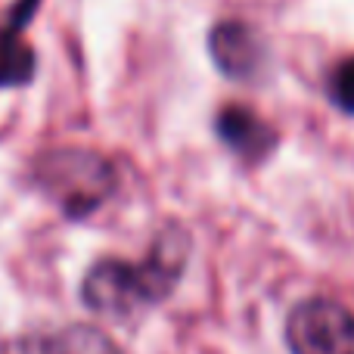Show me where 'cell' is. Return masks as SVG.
I'll use <instances>...</instances> for the list:
<instances>
[{"mask_svg": "<svg viewBox=\"0 0 354 354\" xmlns=\"http://www.w3.org/2000/svg\"><path fill=\"white\" fill-rule=\"evenodd\" d=\"M31 72H35V53L28 50V44L12 35L0 37V87L22 84L31 78Z\"/></svg>", "mask_w": 354, "mask_h": 354, "instance_id": "obj_8", "label": "cell"}, {"mask_svg": "<svg viewBox=\"0 0 354 354\" xmlns=\"http://www.w3.org/2000/svg\"><path fill=\"white\" fill-rule=\"evenodd\" d=\"M0 354H122L106 333L87 324H72L56 333H35L6 342Z\"/></svg>", "mask_w": 354, "mask_h": 354, "instance_id": "obj_5", "label": "cell"}, {"mask_svg": "<svg viewBox=\"0 0 354 354\" xmlns=\"http://www.w3.org/2000/svg\"><path fill=\"white\" fill-rule=\"evenodd\" d=\"M81 299L91 311L100 314H131L134 308L147 305L149 292L143 283L140 264H124V261H100L91 268V274L81 283Z\"/></svg>", "mask_w": 354, "mask_h": 354, "instance_id": "obj_3", "label": "cell"}, {"mask_svg": "<svg viewBox=\"0 0 354 354\" xmlns=\"http://www.w3.org/2000/svg\"><path fill=\"white\" fill-rule=\"evenodd\" d=\"M218 134L239 159L245 162H261L277 147V131L264 124L252 109L243 106H227L218 115Z\"/></svg>", "mask_w": 354, "mask_h": 354, "instance_id": "obj_6", "label": "cell"}, {"mask_svg": "<svg viewBox=\"0 0 354 354\" xmlns=\"http://www.w3.org/2000/svg\"><path fill=\"white\" fill-rule=\"evenodd\" d=\"M187 255H189V239H187V233L177 230V227L174 230H165L159 239H156L153 249H149V258L140 264L149 301H159L171 292L177 277L183 274Z\"/></svg>", "mask_w": 354, "mask_h": 354, "instance_id": "obj_7", "label": "cell"}, {"mask_svg": "<svg viewBox=\"0 0 354 354\" xmlns=\"http://www.w3.org/2000/svg\"><path fill=\"white\" fill-rule=\"evenodd\" d=\"M286 345L292 354H354V314L333 299H308L289 311Z\"/></svg>", "mask_w": 354, "mask_h": 354, "instance_id": "obj_2", "label": "cell"}, {"mask_svg": "<svg viewBox=\"0 0 354 354\" xmlns=\"http://www.w3.org/2000/svg\"><path fill=\"white\" fill-rule=\"evenodd\" d=\"M330 97L342 112L354 115V56L339 62V68L330 78Z\"/></svg>", "mask_w": 354, "mask_h": 354, "instance_id": "obj_9", "label": "cell"}, {"mask_svg": "<svg viewBox=\"0 0 354 354\" xmlns=\"http://www.w3.org/2000/svg\"><path fill=\"white\" fill-rule=\"evenodd\" d=\"M212 59L227 78H252L264 62V47L258 35L243 22H221L208 35Z\"/></svg>", "mask_w": 354, "mask_h": 354, "instance_id": "obj_4", "label": "cell"}, {"mask_svg": "<svg viewBox=\"0 0 354 354\" xmlns=\"http://www.w3.org/2000/svg\"><path fill=\"white\" fill-rule=\"evenodd\" d=\"M37 183L66 214H87L112 193V168L91 149H53L37 162Z\"/></svg>", "mask_w": 354, "mask_h": 354, "instance_id": "obj_1", "label": "cell"}]
</instances>
